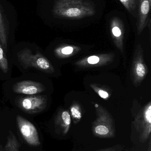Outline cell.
I'll list each match as a JSON object with an SVG mask.
<instances>
[{
	"instance_id": "9c48e42d",
	"label": "cell",
	"mask_w": 151,
	"mask_h": 151,
	"mask_svg": "<svg viewBox=\"0 0 151 151\" xmlns=\"http://www.w3.org/2000/svg\"><path fill=\"white\" fill-rule=\"evenodd\" d=\"M4 148V151H20L19 143L16 136L12 131L9 132L7 142Z\"/></svg>"
},
{
	"instance_id": "ffe728a7",
	"label": "cell",
	"mask_w": 151,
	"mask_h": 151,
	"mask_svg": "<svg viewBox=\"0 0 151 151\" xmlns=\"http://www.w3.org/2000/svg\"><path fill=\"white\" fill-rule=\"evenodd\" d=\"M147 151H151V137L149 138V146Z\"/></svg>"
},
{
	"instance_id": "9a60e30c",
	"label": "cell",
	"mask_w": 151,
	"mask_h": 151,
	"mask_svg": "<svg viewBox=\"0 0 151 151\" xmlns=\"http://www.w3.org/2000/svg\"><path fill=\"white\" fill-rule=\"evenodd\" d=\"M137 73L140 77H143L145 75V68L143 65L142 63H138L136 68Z\"/></svg>"
},
{
	"instance_id": "5bb4252c",
	"label": "cell",
	"mask_w": 151,
	"mask_h": 151,
	"mask_svg": "<svg viewBox=\"0 0 151 151\" xmlns=\"http://www.w3.org/2000/svg\"><path fill=\"white\" fill-rule=\"evenodd\" d=\"M59 116L64 121L67 127H70V125H71V118L69 113L66 111H64Z\"/></svg>"
},
{
	"instance_id": "4fadbf2b",
	"label": "cell",
	"mask_w": 151,
	"mask_h": 151,
	"mask_svg": "<svg viewBox=\"0 0 151 151\" xmlns=\"http://www.w3.org/2000/svg\"><path fill=\"white\" fill-rule=\"evenodd\" d=\"M124 148L123 145L118 144L111 147L104 148L95 151H122Z\"/></svg>"
},
{
	"instance_id": "5b68a950",
	"label": "cell",
	"mask_w": 151,
	"mask_h": 151,
	"mask_svg": "<svg viewBox=\"0 0 151 151\" xmlns=\"http://www.w3.org/2000/svg\"><path fill=\"white\" fill-rule=\"evenodd\" d=\"M92 133L98 138H113L115 130L112 120L108 116L101 115L93 124Z\"/></svg>"
},
{
	"instance_id": "8992f818",
	"label": "cell",
	"mask_w": 151,
	"mask_h": 151,
	"mask_svg": "<svg viewBox=\"0 0 151 151\" xmlns=\"http://www.w3.org/2000/svg\"><path fill=\"white\" fill-rule=\"evenodd\" d=\"M151 106L144 112L142 117L139 116L134 122V125L139 137V141L144 143L151 137Z\"/></svg>"
},
{
	"instance_id": "d6986e66",
	"label": "cell",
	"mask_w": 151,
	"mask_h": 151,
	"mask_svg": "<svg viewBox=\"0 0 151 151\" xmlns=\"http://www.w3.org/2000/svg\"><path fill=\"white\" fill-rule=\"evenodd\" d=\"M98 94H99V96H101V97L103 99L107 98L109 96L107 92L103 90H99L98 91Z\"/></svg>"
},
{
	"instance_id": "277c9868",
	"label": "cell",
	"mask_w": 151,
	"mask_h": 151,
	"mask_svg": "<svg viewBox=\"0 0 151 151\" xmlns=\"http://www.w3.org/2000/svg\"><path fill=\"white\" fill-rule=\"evenodd\" d=\"M16 120L20 132L26 142L34 147L40 146L39 134L34 125L20 115H17Z\"/></svg>"
},
{
	"instance_id": "e0dca14e",
	"label": "cell",
	"mask_w": 151,
	"mask_h": 151,
	"mask_svg": "<svg viewBox=\"0 0 151 151\" xmlns=\"http://www.w3.org/2000/svg\"><path fill=\"white\" fill-rule=\"evenodd\" d=\"M99 58L95 56L90 57L88 58V62L90 64H95L99 62Z\"/></svg>"
},
{
	"instance_id": "30bf717a",
	"label": "cell",
	"mask_w": 151,
	"mask_h": 151,
	"mask_svg": "<svg viewBox=\"0 0 151 151\" xmlns=\"http://www.w3.org/2000/svg\"><path fill=\"white\" fill-rule=\"evenodd\" d=\"M0 41L3 47L7 51V35L4 20L0 9Z\"/></svg>"
},
{
	"instance_id": "44dd1931",
	"label": "cell",
	"mask_w": 151,
	"mask_h": 151,
	"mask_svg": "<svg viewBox=\"0 0 151 151\" xmlns=\"http://www.w3.org/2000/svg\"><path fill=\"white\" fill-rule=\"evenodd\" d=\"M0 151H4V148L2 147L1 145H0Z\"/></svg>"
},
{
	"instance_id": "6da1fadb",
	"label": "cell",
	"mask_w": 151,
	"mask_h": 151,
	"mask_svg": "<svg viewBox=\"0 0 151 151\" xmlns=\"http://www.w3.org/2000/svg\"><path fill=\"white\" fill-rule=\"evenodd\" d=\"M53 14L65 19H81L95 14L94 4L88 0H55Z\"/></svg>"
},
{
	"instance_id": "ac0fdd59",
	"label": "cell",
	"mask_w": 151,
	"mask_h": 151,
	"mask_svg": "<svg viewBox=\"0 0 151 151\" xmlns=\"http://www.w3.org/2000/svg\"><path fill=\"white\" fill-rule=\"evenodd\" d=\"M73 51V49L71 47H65L61 50V52L64 55H70Z\"/></svg>"
},
{
	"instance_id": "8fae6325",
	"label": "cell",
	"mask_w": 151,
	"mask_h": 151,
	"mask_svg": "<svg viewBox=\"0 0 151 151\" xmlns=\"http://www.w3.org/2000/svg\"><path fill=\"white\" fill-rule=\"evenodd\" d=\"M4 51L0 41V68L4 73H7L9 70V63Z\"/></svg>"
},
{
	"instance_id": "7c38bea8",
	"label": "cell",
	"mask_w": 151,
	"mask_h": 151,
	"mask_svg": "<svg viewBox=\"0 0 151 151\" xmlns=\"http://www.w3.org/2000/svg\"><path fill=\"white\" fill-rule=\"evenodd\" d=\"M126 9L129 12L135 9L137 5L136 0H119Z\"/></svg>"
},
{
	"instance_id": "ba28073f",
	"label": "cell",
	"mask_w": 151,
	"mask_h": 151,
	"mask_svg": "<svg viewBox=\"0 0 151 151\" xmlns=\"http://www.w3.org/2000/svg\"><path fill=\"white\" fill-rule=\"evenodd\" d=\"M138 28L142 32L145 27L149 20V15L151 7V0H138Z\"/></svg>"
},
{
	"instance_id": "3957f363",
	"label": "cell",
	"mask_w": 151,
	"mask_h": 151,
	"mask_svg": "<svg viewBox=\"0 0 151 151\" xmlns=\"http://www.w3.org/2000/svg\"><path fill=\"white\" fill-rule=\"evenodd\" d=\"M46 96L41 95H31L19 98L16 104L22 111L27 113H38L45 110L47 106Z\"/></svg>"
},
{
	"instance_id": "52a82bcc",
	"label": "cell",
	"mask_w": 151,
	"mask_h": 151,
	"mask_svg": "<svg viewBox=\"0 0 151 151\" xmlns=\"http://www.w3.org/2000/svg\"><path fill=\"white\" fill-rule=\"evenodd\" d=\"M45 87L40 83L32 81H23L18 82L13 85V92L17 94L35 95L45 91Z\"/></svg>"
},
{
	"instance_id": "2e32d148",
	"label": "cell",
	"mask_w": 151,
	"mask_h": 151,
	"mask_svg": "<svg viewBox=\"0 0 151 151\" xmlns=\"http://www.w3.org/2000/svg\"><path fill=\"white\" fill-rule=\"evenodd\" d=\"M71 111L72 116L74 119L77 120L80 119L82 118V114L78 109L75 107H73L71 108Z\"/></svg>"
},
{
	"instance_id": "7a4b0ae2",
	"label": "cell",
	"mask_w": 151,
	"mask_h": 151,
	"mask_svg": "<svg viewBox=\"0 0 151 151\" xmlns=\"http://www.w3.org/2000/svg\"><path fill=\"white\" fill-rule=\"evenodd\" d=\"M18 59L25 68H35L46 73L53 70L52 66L48 59L40 53L34 54L28 49H25L17 55Z\"/></svg>"
}]
</instances>
